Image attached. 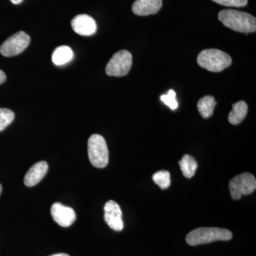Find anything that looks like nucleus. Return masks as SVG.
<instances>
[{"instance_id":"1","label":"nucleus","mask_w":256,"mask_h":256,"mask_svg":"<svg viewBox=\"0 0 256 256\" xmlns=\"http://www.w3.org/2000/svg\"><path fill=\"white\" fill-rule=\"evenodd\" d=\"M218 20L224 26L234 31L247 34L256 31V18L244 12L234 10H224L218 13Z\"/></svg>"},{"instance_id":"2","label":"nucleus","mask_w":256,"mask_h":256,"mask_svg":"<svg viewBox=\"0 0 256 256\" xmlns=\"http://www.w3.org/2000/svg\"><path fill=\"white\" fill-rule=\"evenodd\" d=\"M232 233L228 229L216 228V227H202L194 229L186 236V242L190 246L229 240L232 238Z\"/></svg>"},{"instance_id":"3","label":"nucleus","mask_w":256,"mask_h":256,"mask_svg":"<svg viewBox=\"0 0 256 256\" xmlns=\"http://www.w3.org/2000/svg\"><path fill=\"white\" fill-rule=\"evenodd\" d=\"M197 62L202 68L212 72H220L232 65V57L220 50L210 48L202 50L197 57Z\"/></svg>"},{"instance_id":"4","label":"nucleus","mask_w":256,"mask_h":256,"mask_svg":"<svg viewBox=\"0 0 256 256\" xmlns=\"http://www.w3.org/2000/svg\"><path fill=\"white\" fill-rule=\"evenodd\" d=\"M89 159L94 166L104 168L109 162V152L106 140L100 134H92L88 142Z\"/></svg>"},{"instance_id":"5","label":"nucleus","mask_w":256,"mask_h":256,"mask_svg":"<svg viewBox=\"0 0 256 256\" xmlns=\"http://www.w3.org/2000/svg\"><path fill=\"white\" fill-rule=\"evenodd\" d=\"M132 64L130 52L126 50H119L114 54L106 66V72L110 76H124L129 73Z\"/></svg>"},{"instance_id":"6","label":"nucleus","mask_w":256,"mask_h":256,"mask_svg":"<svg viewBox=\"0 0 256 256\" xmlns=\"http://www.w3.org/2000/svg\"><path fill=\"white\" fill-rule=\"evenodd\" d=\"M256 180L250 173H242L232 178L229 182L230 196L234 200H238L244 195H249L255 192Z\"/></svg>"},{"instance_id":"7","label":"nucleus","mask_w":256,"mask_h":256,"mask_svg":"<svg viewBox=\"0 0 256 256\" xmlns=\"http://www.w3.org/2000/svg\"><path fill=\"white\" fill-rule=\"evenodd\" d=\"M31 38L24 32H16L2 44L0 53L6 57L14 56L28 48Z\"/></svg>"},{"instance_id":"8","label":"nucleus","mask_w":256,"mask_h":256,"mask_svg":"<svg viewBox=\"0 0 256 256\" xmlns=\"http://www.w3.org/2000/svg\"><path fill=\"white\" fill-rule=\"evenodd\" d=\"M105 215L104 218L108 225L112 230L121 232L124 229V224L122 218V210L117 202L110 200L104 206Z\"/></svg>"},{"instance_id":"9","label":"nucleus","mask_w":256,"mask_h":256,"mask_svg":"<svg viewBox=\"0 0 256 256\" xmlns=\"http://www.w3.org/2000/svg\"><path fill=\"white\" fill-rule=\"evenodd\" d=\"M52 218L62 227H69L76 220L75 210L60 203H54L50 208Z\"/></svg>"},{"instance_id":"10","label":"nucleus","mask_w":256,"mask_h":256,"mask_svg":"<svg viewBox=\"0 0 256 256\" xmlns=\"http://www.w3.org/2000/svg\"><path fill=\"white\" fill-rule=\"evenodd\" d=\"M72 26L74 31L82 36H90L97 30L95 20L87 14L77 15L72 20Z\"/></svg>"},{"instance_id":"11","label":"nucleus","mask_w":256,"mask_h":256,"mask_svg":"<svg viewBox=\"0 0 256 256\" xmlns=\"http://www.w3.org/2000/svg\"><path fill=\"white\" fill-rule=\"evenodd\" d=\"M48 170V165L46 162L41 161L36 163L28 170L24 176V182L26 186L32 188L40 182Z\"/></svg>"},{"instance_id":"12","label":"nucleus","mask_w":256,"mask_h":256,"mask_svg":"<svg viewBox=\"0 0 256 256\" xmlns=\"http://www.w3.org/2000/svg\"><path fill=\"white\" fill-rule=\"evenodd\" d=\"M162 6V0H136L132 5V12L138 16L156 14Z\"/></svg>"},{"instance_id":"13","label":"nucleus","mask_w":256,"mask_h":256,"mask_svg":"<svg viewBox=\"0 0 256 256\" xmlns=\"http://www.w3.org/2000/svg\"><path fill=\"white\" fill-rule=\"evenodd\" d=\"M248 108L246 102L240 100L233 104V109L229 112L228 122L230 124H238L246 117Z\"/></svg>"},{"instance_id":"14","label":"nucleus","mask_w":256,"mask_h":256,"mask_svg":"<svg viewBox=\"0 0 256 256\" xmlns=\"http://www.w3.org/2000/svg\"><path fill=\"white\" fill-rule=\"evenodd\" d=\"M74 57L73 50L68 46H60L52 54V62L56 66L68 63Z\"/></svg>"},{"instance_id":"15","label":"nucleus","mask_w":256,"mask_h":256,"mask_svg":"<svg viewBox=\"0 0 256 256\" xmlns=\"http://www.w3.org/2000/svg\"><path fill=\"white\" fill-rule=\"evenodd\" d=\"M216 105L214 97L212 96H206L198 100L197 104L198 112L204 118H208L214 114L215 106Z\"/></svg>"},{"instance_id":"16","label":"nucleus","mask_w":256,"mask_h":256,"mask_svg":"<svg viewBox=\"0 0 256 256\" xmlns=\"http://www.w3.org/2000/svg\"><path fill=\"white\" fill-rule=\"evenodd\" d=\"M178 164H180L184 176L188 178L194 176L196 172L197 168H198L196 160L188 154L184 156L182 160L178 162Z\"/></svg>"},{"instance_id":"17","label":"nucleus","mask_w":256,"mask_h":256,"mask_svg":"<svg viewBox=\"0 0 256 256\" xmlns=\"http://www.w3.org/2000/svg\"><path fill=\"white\" fill-rule=\"evenodd\" d=\"M152 180L154 182L158 185L162 190L170 188V184H171L170 173L166 170H161L153 174Z\"/></svg>"},{"instance_id":"18","label":"nucleus","mask_w":256,"mask_h":256,"mask_svg":"<svg viewBox=\"0 0 256 256\" xmlns=\"http://www.w3.org/2000/svg\"><path fill=\"white\" fill-rule=\"evenodd\" d=\"M14 117V112L10 109L0 108V132L13 122Z\"/></svg>"},{"instance_id":"19","label":"nucleus","mask_w":256,"mask_h":256,"mask_svg":"<svg viewBox=\"0 0 256 256\" xmlns=\"http://www.w3.org/2000/svg\"><path fill=\"white\" fill-rule=\"evenodd\" d=\"M161 100L164 104L169 106L172 110H176L178 108V102L176 100V94L174 90H170L166 95L162 96Z\"/></svg>"},{"instance_id":"20","label":"nucleus","mask_w":256,"mask_h":256,"mask_svg":"<svg viewBox=\"0 0 256 256\" xmlns=\"http://www.w3.org/2000/svg\"><path fill=\"white\" fill-rule=\"evenodd\" d=\"M217 4L225 6L244 8L248 4V0H212Z\"/></svg>"},{"instance_id":"21","label":"nucleus","mask_w":256,"mask_h":256,"mask_svg":"<svg viewBox=\"0 0 256 256\" xmlns=\"http://www.w3.org/2000/svg\"><path fill=\"white\" fill-rule=\"evenodd\" d=\"M6 74H5L3 70H0V85L2 84L3 82H4L5 80H6Z\"/></svg>"},{"instance_id":"22","label":"nucleus","mask_w":256,"mask_h":256,"mask_svg":"<svg viewBox=\"0 0 256 256\" xmlns=\"http://www.w3.org/2000/svg\"><path fill=\"white\" fill-rule=\"evenodd\" d=\"M10 1H11L13 4H20V3L22 2L23 0H10Z\"/></svg>"},{"instance_id":"23","label":"nucleus","mask_w":256,"mask_h":256,"mask_svg":"<svg viewBox=\"0 0 256 256\" xmlns=\"http://www.w3.org/2000/svg\"><path fill=\"white\" fill-rule=\"evenodd\" d=\"M70 256L68 255V254H54V255H52V256Z\"/></svg>"},{"instance_id":"24","label":"nucleus","mask_w":256,"mask_h":256,"mask_svg":"<svg viewBox=\"0 0 256 256\" xmlns=\"http://www.w3.org/2000/svg\"><path fill=\"white\" fill-rule=\"evenodd\" d=\"M2 190V185L0 184V195H1Z\"/></svg>"}]
</instances>
